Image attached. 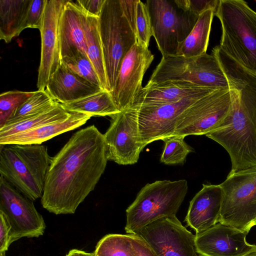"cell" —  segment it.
<instances>
[{"label":"cell","mask_w":256,"mask_h":256,"mask_svg":"<svg viewBox=\"0 0 256 256\" xmlns=\"http://www.w3.org/2000/svg\"><path fill=\"white\" fill-rule=\"evenodd\" d=\"M98 26L108 84L112 93L122 60L137 39L120 0H105L98 17Z\"/></svg>","instance_id":"obj_7"},{"label":"cell","mask_w":256,"mask_h":256,"mask_svg":"<svg viewBox=\"0 0 256 256\" xmlns=\"http://www.w3.org/2000/svg\"><path fill=\"white\" fill-rule=\"evenodd\" d=\"M153 36L162 56H176L180 44L193 28L199 15L180 8L176 0H147Z\"/></svg>","instance_id":"obj_9"},{"label":"cell","mask_w":256,"mask_h":256,"mask_svg":"<svg viewBox=\"0 0 256 256\" xmlns=\"http://www.w3.org/2000/svg\"><path fill=\"white\" fill-rule=\"evenodd\" d=\"M248 232L218 222L195 234L196 251L201 256H244L256 250L246 240Z\"/></svg>","instance_id":"obj_17"},{"label":"cell","mask_w":256,"mask_h":256,"mask_svg":"<svg viewBox=\"0 0 256 256\" xmlns=\"http://www.w3.org/2000/svg\"><path fill=\"white\" fill-rule=\"evenodd\" d=\"M104 136L108 160L124 166L138 162L144 148L140 141L137 122L129 110L111 118L110 126Z\"/></svg>","instance_id":"obj_15"},{"label":"cell","mask_w":256,"mask_h":256,"mask_svg":"<svg viewBox=\"0 0 256 256\" xmlns=\"http://www.w3.org/2000/svg\"><path fill=\"white\" fill-rule=\"evenodd\" d=\"M244 256H256V250L250 252Z\"/></svg>","instance_id":"obj_42"},{"label":"cell","mask_w":256,"mask_h":256,"mask_svg":"<svg viewBox=\"0 0 256 256\" xmlns=\"http://www.w3.org/2000/svg\"><path fill=\"white\" fill-rule=\"evenodd\" d=\"M61 62L71 72L102 88L91 62L88 56L80 50L71 52L62 58Z\"/></svg>","instance_id":"obj_32"},{"label":"cell","mask_w":256,"mask_h":256,"mask_svg":"<svg viewBox=\"0 0 256 256\" xmlns=\"http://www.w3.org/2000/svg\"><path fill=\"white\" fill-rule=\"evenodd\" d=\"M176 2L183 10H190L200 15L208 9L215 10L219 0H176Z\"/></svg>","instance_id":"obj_36"},{"label":"cell","mask_w":256,"mask_h":256,"mask_svg":"<svg viewBox=\"0 0 256 256\" xmlns=\"http://www.w3.org/2000/svg\"><path fill=\"white\" fill-rule=\"evenodd\" d=\"M0 212L11 226V244L22 238H38L46 228L44 219L32 200L0 178Z\"/></svg>","instance_id":"obj_12"},{"label":"cell","mask_w":256,"mask_h":256,"mask_svg":"<svg viewBox=\"0 0 256 256\" xmlns=\"http://www.w3.org/2000/svg\"><path fill=\"white\" fill-rule=\"evenodd\" d=\"M230 90V112L219 128L206 136L227 151L233 173L256 166V102Z\"/></svg>","instance_id":"obj_2"},{"label":"cell","mask_w":256,"mask_h":256,"mask_svg":"<svg viewBox=\"0 0 256 256\" xmlns=\"http://www.w3.org/2000/svg\"><path fill=\"white\" fill-rule=\"evenodd\" d=\"M11 226L4 214L0 212V254L6 253L10 245Z\"/></svg>","instance_id":"obj_37"},{"label":"cell","mask_w":256,"mask_h":256,"mask_svg":"<svg viewBox=\"0 0 256 256\" xmlns=\"http://www.w3.org/2000/svg\"><path fill=\"white\" fill-rule=\"evenodd\" d=\"M208 89L210 88L183 81L170 82L149 87L145 86L137 96L132 107L172 103Z\"/></svg>","instance_id":"obj_22"},{"label":"cell","mask_w":256,"mask_h":256,"mask_svg":"<svg viewBox=\"0 0 256 256\" xmlns=\"http://www.w3.org/2000/svg\"><path fill=\"white\" fill-rule=\"evenodd\" d=\"M92 116L86 114L71 112L66 119L40 126L32 130L0 138V144H41L62 133L85 124Z\"/></svg>","instance_id":"obj_21"},{"label":"cell","mask_w":256,"mask_h":256,"mask_svg":"<svg viewBox=\"0 0 256 256\" xmlns=\"http://www.w3.org/2000/svg\"><path fill=\"white\" fill-rule=\"evenodd\" d=\"M103 89L74 73L60 62L51 75L46 90L58 102H72L100 92Z\"/></svg>","instance_id":"obj_19"},{"label":"cell","mask_w":256,"mask_h":256,"mask_svg":"<svg viewBox=\"0 0 256 256\" xmlns=\"http://www.w3.org/2000/svg\"><path fill=\"white\" fill-rule=\"evenodd\" d=\"M190 202L185 222L200 233L218 222L223 193L220 184H203Z\"/></svg>","instance_id":"obj_18"},{"label":"cell","mask_w":256,"mask_h":256,"mask_svg":"<svg viewBox=\"0 0 256 256\" xmlns=\"http://www.w3.org/2000/svg\"><path fill=\"white\" fill-rule=\"evenodd\" d=\"M71 112L58 103L54 107L39 114L12 124H6L0 128V138L22 132L48 123L68 118Z\"/></svg>","instance_id":"obj_28"},{"label":"cell","mask_w":256,"mask_h":256,"mask_svg":"<svg viewBox=\"0 0 256 256\" xmlns=\"http://www.w3.org/2000/svg\"><path fill=\"white\" fill-rule=\"evenodd\" d=\"M216 90L208 89L174 102L154 106H136L127 110L136 119L140 141L148 144L174 135L180 116L199 99Z\"/></svg>","instance_id":"obj_10"},{"label":"cell","mask_w":256,"mask_h":256,"mask_svg":"<svg viewBox=\"0 0 256 256\" xmlns=\"http://www.w3.org/2000/svg\"><path fill=\"white\" fill-rule=\"evenodd\" d=\"M157 256H200L195 235L187 230L176 216L158 219L138 234Z\"/></svg>","instance_id":"obj_13"},{"label":"cell","mask_w":256,"mask_h":256,"mask_svg":"<svg viewBox=\"0 0 256 256\" xmlns=\"http://www.w3.org/2000/svg\"><path fill=\"white\" fill-rule=\"evenodd\" d=\"M185 137L174 135L164 138V150L160 158V162L167 165L183 164L188 155L194 149L184 140Z\"/></svg>","instance_id":"obj_31"},{"label":"cell","mask_w":256,"mask_h":256,"mask_svg":"<svg viewBox=\"0 0 256 256\" xmlns=\"http://www.w3.org/2000/svg\"><path fill=\"white\" fill-rule=\"evenodd\" d=\"M214 12L208 9L199 15L193 28L180 44L177 56L190 58L206 53Z\"/></svg>","instance_id":"obj_26"},{"label":"cell","mask_w":256,"mask_h":256,"mask_svg":"<svg viewBox=\"0 0 256 256\" xmlns=\"http://www.w3.org/2000/svg\"><path fill=\"white\" fill-rule=\"evenodd\" d=\"M84 18V11L76 2L66 0L61 12L58 25L61 58L76 50L86 55Z\"/></svg>","instance_id":"obj_20"},{"label":"cell","mask_w":256,"mask_h":256,"mask_svg":"<svg viewBox=\"0 0 256 256\" xmlns=\"http://www.w3.org/2000/svg\"><path fill=\"white\" fill-rule=\"evenodd\" d=\"M46 2L47 0H31L27 15L26 28L40 30Z\"/></svg>","instance_id":"obj_35"},{"label":"cell","mask_w":256,"mask_h":256,"mask_svg":"<svg viewBox=\"0 0 256 256\" xmlns=\"http://www.w3.org/2000/svg\"><path fill=\"white\" fill-rule=\"evenodd\" d=\"M154 58L148 48L136 42L122 60L116 85L111 93L120 111L130 108L142 88L144 76Z\"/></svg>","instance_id":"obj_14"},{"label":"cell","mask_w":256,"mask_h":256,"mask_svg":"<svg viewBox=\"0 0 256 256\" xmlns=\"http://www.w3.org/2000/svg\"><path fill=\"white\" fill-rule=\"evenodd\" d=\"M34 92L14 90L2 92L0 94V128L6 124L16 110Z\"/></svg>","instance_id":"obj_33"},{"label":"cell","mask_w":256,"mask_h":256,"mask_svg":"<svg viewBox=\"0 0 256 256\" xmlns=\"http://www.w3.org/2000/svg\"><path fill=\"white\" fill-rule=\"evenodd\" d=\"M138 0H120L123 12L136 33V6Z\"/></svg>","instance_id":"obj_39"},{"label":"cell","mask_w":256,"mask_h":256,"mask_svg":"<svg viewBox=\"0 0 256 256\" xmlns=\"http://www.w3.org/2000/svg\"><path fill=\"white\" fill-rule=\"evenodd\" d=\"M254 226H256V221L255 222Z\"/></svg>","instance_id":"obj_44"},{"label":"cell","mask_w":256,"mask_h":256,"mask_svg":"<svg viewBox=\"0 0 256 256\" xmlns=\"http://www.w3.org/2000/svg\"><path fill=\"white\" fill-rule=\"evenodd\" d=\"M231 108L230 88L214 90L199 99L180 116L174 135H206L222 125Z\"/></svg>","instance_id":"obj_11"},{"label":"cell","mask_w":256,"mask_h":256,"mask_svg":"<svg viewBox=\"0 0 256 256\" xmlns=\"http://www.w3.org/2000/svg\"><path fill=\"white\" fill-rule=\"evenodd\" d=\"M66 256H95L94 252H86L77 249H73L69 251Z\"/></svg>","instance_id":"obj_41"},{"label":"cell","mask_w":256,"mask_h":256,"mask_svg":"<svg viewBox=\"0 0 256 256\" xmlns=\"http://www.w3.org/2000/svg\"><path fill=\"white\" fill-rule=\"evenodd\" d=\"M61 104L70 112L86 114L91 116H109L112 118L121 112L114 103L111 93L104 90Z\"/></svg>","instance_id":"obj_27"},{"label":"cell","mask_w":256,"mask_h":256,"mask_svg":"<svg viewBox=\"0 0 256 256\" xmlns=\"http://www.w3.org/2000/svg\"><path fill=\"white\" fill-rule=\"evenodd\" d=\"M84 12V32L86 55L96 70L102 88L109 92L98 30V17Z\"/></svg>","instance_id":"obj_25"},{"label":"cell","mask_w":256,"mask_h":256,"mask_svg":"<svg viewBox=\"0 0 256 256\" xmlns=\"http://www.w3.org/2000/svg\"><path fill=\"white\" fill-rule=\"evenodd\" d=\"M0 256H6V253L0 254Z\"/></svg>","instance_id":"obj_43"},{"label":"cell","mask_w":256,"mask_h":256,"mask_svg":"<svg viewBox=\"0 0 256 256\" xmlns=\"http://www.w3.org/2000/svg\"><path fill=\"white\" fill-rule=\"evenodd\" d=\"M65 0H47L41 34V55L36 86L45 90L48 80L61 62L58 36L60 16Z\"/></svg>","instance_id":"obj_16"},{"label":"cell","mask_w":256,"mask_h":256,"mask_svg":"<svg viewBox=\"0 0 256 256\" xmlns=\"http://www.w3.org/2000/svg\"><path fill=\"white\" fill-rule=\"evenodd\" d=\"M58 104L46 90L34 91V94L16 110L6 124L14 123L39 114Z\"/></svg>","instance_id":"obj_29"},{"label":"cell","mask_w":256,"mask_h":256,"mask_svg":"<svg viewBox=\"0 0 256 256\" xmlns=\"http://www.w3.org/2000/svg\"><path fill=\"white\" fill-rule=\"evenodd\" d=\"M188 190L186 180H156L146 184L126 210V232L138 234L158 219L176 216Z\"/></svg>","instance_id":"obj_5"},{"label":"cell","mask_w":256,"mask_h":256,"mask_svg":"<svg viewBox=\"0 0 256 256\" xmlns=\"http://www.w3.org/2000/svg\"><path fill=\"white\" fill-rule=\"evenodd\" d=\"M214 15L222 25L220 48L256 74V12L242 0H219Z\"/></svg>","instance_id":"obj_4"},{"label":"cell","mask_w":256,"mask_h":256,"mask_svg":"<svg viewBox=\"0 0 256 256\" xmlns=\"http://www.w3.org/2000/svg\"><path fill=\"white\" fill-rule=\"evenodd\" d=\"M212 54L218 60L227 78L230 88L235 89L242 96L256 102V74L237 62L218 46L213 48Z\"/></svg>","instance_id":"obj_23"},{"label":"cell","mask_w":256,"mask_h":256,"mask_svg":"<svg viewBox=\"0 0 256 256\" xmlns=\"http://www.w3.org/2000/svg\"><path fill=\"white\" fill-rule=\"evenodd\" d=\"M136 34L137 42L148 48L153 36L152 29L147 6L140 0H138L136 6Z\"/></svg>","instance_id":"obj_34"},{"label":"cell","mask_w":256,"mask_h":256,"mask_svg":"<svg viewBox=\"0 0 256 256\" xmlns=\"http://www.w3.org/2000/svg\"><path fill=\"white\" fill-rule=\"evenodd\" d=\"M220 186L221 222L249 232L256 221V166L229 173Z\"/></svg>","instance_id":"obj_8"},{"label":"cell","mask_w":256,"mask_h":256,"mask_svg":"<svg viewBox=\"0 0 256 256\" xmlns=\"http://www.w3.org/2000/svg\"><path fill=\"white\" fill-rule=\"evenodd\" d=\"M108 160L104 134L94 125L77 131L52 158L42 207L55 214H74L94 189Z\"/></svg>","instance_id":"obj_1"},{"label":"cell","mask_w":256,"mask_h":256,"mask_svg":"<svg viewBox=\"0 0 256 256\" xmlns=\"http://www.w3.org/2000/svg\"><path fill=\"white\" fill-rule=\"evenodd\" d=\"M31 0H0V39L6 43L26 28Z\"/></svg>","instance_id":"obj_24"},{"label":"cell","mask_w":256,"mask_h":256,"mask_svg":"<svg viewBox=\"0 0 256 256\" xmlns=\"http://www.w3.org/2000/svg\"><path fill=\"white\" fill-rule=\"evenodd\" d=\"M52 158L41 144H0V174L22 194L42 198Z\"/></svg>","instance_id":"obj_3"},{"label":"cell","mask_w":256,"mask_h":256,"mask_svg":"<svg viewBox=\"0 0 256 256\" xmlns=\"http://www.w3.org/2000/svg\"><path fill=\"white\" fill-rule=\"evenodd\" d=\"M135 256H157L148 244L138 234H129Z\"/></svg>","instance_id":"obj_38"},{"label":"cell","mask_w":256,"mask_h":256,"mask_svg":"<svg viewBox=\"0 0 256 256\" xmlns=\"http://www.w3.org/2000/svg\"><path fill=\"white\" fill-rule=\"evenodd\" d=\"M104 2L105 0H78L76 2L86 13L98 17Z\"/></svg>","instance_id":"obj_40"},{"label":"cell","mask_w":256,"mask_h":256,"mask_svg":"<svg viewBox=\"0 0 256 256\" xmlns=\"http://www.w3.org/2000/svg\"><path fill=\"white\" fill-rule=\"evenodd\" d=\"M183 81L212 90L229 89L227 78L216 58L206 52L195 57L162 56L146 86Z\"/></svg>","instance_id":"obj_6"},{"label":"cell","mask_w":256,"mask_h":256,"mask_svg":"<svg viewBox=\"0 0 256 256\" xmlns=\"http://www.w3.org/2000/svg\"><path fill=\"white\" fill-rule=\"evenodd\" d=\"M95 256H135L129 234H108L98 242Z\"/></svg>","instance_id":"obj_30"}]
</instances>
